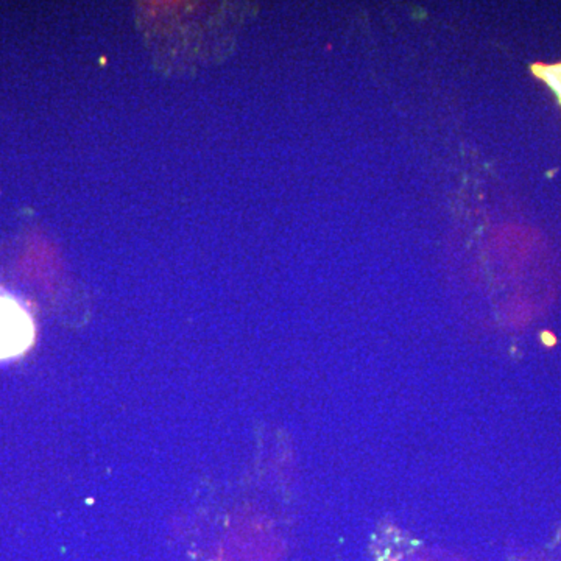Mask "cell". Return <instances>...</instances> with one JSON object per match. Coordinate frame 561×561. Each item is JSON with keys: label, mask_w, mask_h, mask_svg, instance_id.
<instances>
[{"label": "cell", "mask_w": 561, "mask_h": 561, "mask_svg": "<svg viewBox=\"0 0 561 561\" xmlns=\"http://www.w3.org/2000/svg\"><path fill=\"white\" fill-rule=\"evenodd\" d=\"M35 339L32 317L22 305L0 295V360L20 355Z\"/></svg>", "instance_id": "cell-1"}]
</instances>
